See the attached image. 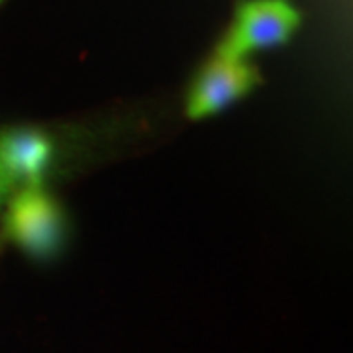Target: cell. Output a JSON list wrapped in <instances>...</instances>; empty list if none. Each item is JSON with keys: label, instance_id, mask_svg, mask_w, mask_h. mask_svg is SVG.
Listing matches in <instances>:
<instances>
[{"label": "cell", "instance_id": "277c9868", "mask_svg": "<svg viewBox=\"0 0 353 353\" xmlns=\"http://www.w3.org/2000/svg\"><path fill=\"white\" fill-rule=\"evenodd\" d=\"M51 159V143L34 130L0 132V165L14 185H39Z\"/></svg>", "mask_w": 353, "mask_h": 353}, {"label": "cell", "instance_id": "7a4b0ae2", "mask_svg": "<svg viewBox=\"0 0 353 353\" xmlns=\"http://www.w3.org/2000/svg\"><path fill=\"white\" fill-rule=\"evenodd\" d=\"M4 234L30 255L48 257L61 243L63 216L39 185L22 187L8 204Z\"/></svg>", "mask_w": 353, "mask_h": 353}, {"label": "cell", "instance_id": "8992f818", "mask_svg": "<svg viewBox=\"0 0 353 353\" xmlns=\"http://www.w3.org/2000/svg\"><path fill=\"white\" fill-rule=\"evenodd\" d=\"M0 2H2V0H0Z\"/></svg>", "mask_w": 353, "mask_h": 353}, {"label": "cell", "instance_id": "6da1fadb", "mask_svg": "<svg viewBox=\"0 0 353 353\" xmlns=\"http://www.w3.org/2000/svg\"><path fill=\"white\" fill-rule=\"evenodd\" d=\"M301 26V14L289 0H245L218 51L245 59L253 51L287 43Z\"/></svg>", "mask_w": 353, "mask_h": 353}, {"label": "cell", "instance_id": "5b68a950", "mask_svg": "<svg viewBox=\"0 0 353 353\" xmlns=\"http://www.w3.org/2000/svg\"><path fill=\"white\" fill-rule=\"evenodd\" d=\"M12 189H14V183L10 181V176L6 175V171L2 169V165H0V208L4 206V202L8 201V196H10Z\"/></svg>", "mask_w": 353, "mask_h": 353}, {"label": "cell", "instance_id": "3957f363", "mask_svg": "<svg viewBox=\"0 0 353 353\" xmlns=\"http://www.w3.org/2000/svg\"><path fill=\"white\" fill-rule=\"evenodd\" d=\"M259 83V73L245 59L230 57L220 51L202 67L190 85L187 114L192 120L206 118L240 101Z\"/></svg>", "mask_w": 353, "mask_h": 353}]
</instances>
